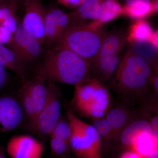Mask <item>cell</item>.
<instances>
[{
  "label": "cell",
  "mask_w": 158,
  "mask_h": 158,
  "mask_svg": "<svg viewBox=\"0 0 158 158\" xmlns=\"http://www.w3.org/2000/svg\"><path fill=\"white\" fill-rule=\"evenodd\" d=\"M90 63L72 51L55 46L46 51L35 69V76L46 81L76 86L89 78Z\"/></svg>",
  "instance_id": "6da1fadb"
},
{
  "label": "cell",
  "mask_w": 158,
  "mask_h": 158,
  "mask_svg": "<svg viewBox=\"0 0 158 158\" xmlns=\"http://www.w3.org/2000/svg\"><path fill=\"white\" fill-rule=\"evenodd\" d=\"M153 72L146 61L128 48L110 80V86L124 100H142L151 89Z\"/></svg>",
  "instance_id": "7a4b0ae2"
},
{
  "label": "cell",
  "mask_w": 158,
  "mask_h": 158,
  "mask_svg": "<svg viewBox=\"0 0 158 158\" xmlns=\"http://www.w3.org/2000/svg\"><path fill=\"white\" fill-rule=\"evenodd\" d=\"M111 103V95L107 87L91 77L75 86L71 105L78 114L94 120L106 116Z\"/></svg>",
  "instance_id": "3957f363"
},
{
  "label": "cell",
  "mask_w": 158,
  "mask_h": 158,
  "mask_svg": "<svg viewBox=\"0 0 158 158\" xmlns=\"http://www.w3.org/2000/svg\"><path fill=\"white\" fill-rule=\"evenodd\" d=\"M107 31L89 23H70L55 46L72 51L90 64L96 57Z\"/></svg>",
  "instance_id": "277c9868"
},
{
  "label": "cell",
  "mask_w": 158,
  "mask_h": 158,
  "mask_svg": "<svg viewBox=\"0 0 158 158\" xmlns=\"http://www.w3.org/2000/svg\"><path fill=\"white\" fill-rule=\"evenodd\" d=\"M127 42V32L116 28L107 32L95 59L90 65L91 77L103 84L110 81L121 59L120 53Z\"/></svg>",
  "instance_id": "5b68a950"
},
{
  "label": "cell",
  "mask_w": 158,
  "mask_h": 158,
  "mask_svg": "<svg viewBox=\"0 0 158 158\" xmlns=\"http://www.w3.org/2000/svg\"><path fill=\"white\" fill-rule=\"evenodd\" d=\"M46 81L35 76L22 81L19 90L18 98L22 108L25 127L32 132L37 134V122L47 97Z\"/></svg>",
  "instance_id": "8992f818"
},
{
  "label": "cell",
  "mask_w": 158,
  "mask_h": 158,
  "mask_svg": "<svg viewBox=\"0 0 158 158\" xmlns=\"http://www.w3.org/2000/svg\"><path fill=\"white\" fill-rule=\"evenodd\" d=\"M66 116L72 131V152L79 158H101L102 141L93 126L79 119L72 109H67Z\"/></svg>",
  "instance_id": "52a82bcc"
},
{
  "label": "cell",
  "mask_w": 158,
  "mask_h": 158,
  "mask_svg": "<svg viewBox=\"0 0 158 158\" xmlns=\"http://www.w3.org/2000/svg\"><path fill=\"white\" fill-rule=\"evenodd\" d=\"M47 97L37 122V135L50 137L61 115V94L54 82L47 81Z\"/></svg>",
  "instance_id": "ba28073f"
},
{
  "label": "cell",
  "mask_w": 158,
  "mask_h": 158,
  "mask_svg": "<svg viewBox=\"0 0 158 158\" xmlns=\"http://www.w3.org/2000/svg\"><path fill=\"white\" fill-rule=\"evenodd\" d=\"M7 45L26 69L42 54V44L24 28L21 23Z\"/></svg>",
  "instance_id": "9c48e42d"
},
{
  "label": "cell",
  "mask_w": 158,
  "mask_h": 158,
  "mask_svg": "<svg viewBox=\"0 0 158 158\" xmlns=\"http://www.w3.org/2000/svg\"><path fill=\"white\" fill-rule=\"evenodd\" d=\"M24 116L17 96L0 94V134L23 126Z\"/></svg>",
  "instance_id": "30bf717a"
},
{
  "label": "cell",
  "mask_w": 158,
  "mask_h": 158,
  "mask_svg": "<svg viewBox=\"0 0 158 158\" xmlns=\"http://www.w3.org/2000/svg\"><path fill=\"white\" fill-rule=\"evenodd\" d=\"M23 27L42 45L44 44L46 9L41 0H25Z\"/></svg>",
  "instance_id": "8fae6325"
},
{
  "label": "cell",
  "mask_w": 158,
  "mask_h": 158,
  "mask_svg": "<svg viewBox=\"0 0 158 158\" xmlns=\"http://www.w3.org/2000/svg\"><path fill=\"white\" fill-rule=\"evenodd\" d=\"M70 24L68 14L56 6L46 9L44 44L47 46L56 44L61 39Z\"/></svg>",
  "instance_id": "7c38bea8"
},
{
  "label": "cell",
  "mask_w": 158,
  "mask_h": 158,
  "mask_svg": "<svg viewBox=\"0 0 158 158\" xmlns=\"http://www.w3.org/2000/svg\"><path fill=\"white\" fill-rule=\"evenodd\" d=\"M44 146L41 142L28 135L11 137L6 147L11 158H42Z\"/></svg>",
  "instance_id": "4fadbf2b"
},
{
  "label": "cell",
  "mask_w": 158,
  "mask_h": 158,
  "mask_svg": "<svg viewBox=\"0 0 158 158\" xmlns=\"http://www.w3.org/2000/svg\"><path fill=\"white\" fill-rule=\"evenodd\" d=\"M102 0H83L75 11L68 14L70 23H88L98 19Z\"/></svg>",
  "instance_id": "5bb4252c"
},
{
  "label": "cell",
  "mask_w": 158,
  "mask_h": 158,
  "mask_svg": "<svg viewBox=\"0 0 158 158\" xmlns=\"http://www.w3.org/2000/svg\"><path fill=\"white\" fill-rule=\"evenodd\" d=\"M132 113L124 106H116L108 111L105 118L112 129L113 140L118 139L122 132L135 118Z\"/></svg>",
  "instance_id": "9a60e30c"
},
{
  "label": "cell",
  "mask_w": 158,
  "mask_h": 158,
  "mask_svg": "<svg viewBox=\"0 0 158 158\" xmlns=\"http://www.w3.org/2000/svg\"><path fill=\"white\" fill-rule=\"evenodd\" d=\"M144 132L153 134L152 127L149 119L146 117H135L122 132L118 139L123 145L130 149L136 138Z\"/></svg>",
  "instance_id": "2e32d148"
},
{
  "label": "cell",
  "mask_w": 158,
  "mask_h": 158,
  "mask_svg": "<svg viewBox=\"0 0 158 158\" xmlns=\"http://www.w3.org/2000/svg\"><path fill=\"white\" fill-rule=\"evenodd\" d=\"M123 15H124L123 6L118 0H102L100 17L97 20L89 23L94 27H100Z\"/></svg>",
  "instance_id": "e0dca14e"
},
{
  "label": "cell",
  "mask_w": 158,
  "mask_h": 158,
  "mask_svg": "<svg viewBox=\"0 0 158 158\" xmlns=\"http://www.w3.org/2000/svg\"><path fill=\"white\" fill-rule=\"evenodd\" d=\"M129 49L133 53L144 59L153 70H158V49L148 41L130 44Z\"/></svg>",
  "instance_id": "ac0fdd59"
},
{
  "label": "cell",
  "mask_w": 158,
  "mask_h": 158,
  "mask_svg": "<svg viewBox=\"0 0 158 158\" xmlns=\"http://www.w3.org/2000/svg\"><path fill=\"white\" fill-rule=\"evenodd\" d=\"M0 64L7 69L12 71L21 79L26 78V69L11 49L0 43Z\"/></svg>",
  "instance_id": "d6986e66"
},
{
  "label": "cell",
  "mask_w": 158,
  "mask_h": 158,
  "mask_svg": "<svg viewBox=\"0 0 158 158\" xmlns=\"http://www.w3.org/2000/svg\"><path fill=\"white\" fill-rule=\"evenodd\" d=\"M154 31L146 20H137L130 26L127 32V42L131 44L149 41Z\"/></svg>",
  "instance_id": "ffe728a7"
},
{
  "label": "cell",
  "mask_w": 158,
  "mask_h": 158,
  "mask_svg": "<svg viewBox=\"0 0 158 158\" xmlns=\"http://www.w3.org/2000/svg\"><path fill=\"white\" fill-rule=\"evenodd\" d=\"M158 148V140L152 133H142L136 138L131 149L143 158H148L150 155Z\"/></svg>",
  "instance_id": "44dd1931"
},
{
  "label": "cell",
  "mask_w": 158,
  "mask_h": 158,
  "mask_svg": "<svg viewBox=\"0 0 158 158\" xmlns=\"http://www.w3.org/2000/svg\"><path fill=\"white\" fill-rule=\"evenodd\" d=\"M124 15L135 20L144 19L156 14L152 2L150 3L143 1H137L131 5L123 6Z\"/></svg>",
  "instance_id": "7402d4cb"
},
{
  "label": "cell",
  "mask_w": 158,
  "mask_h": 158,
  "mask_svg": "<svg viewBox=\"0 0 158 158\" xmlns=\"http://www.w3.org/2000/svg\"><path fill=\"white\" fill-rule=\"evenodd\" d=\"M16 7H6L0 10V25L2 26L14 34L19 23L16 15Z\"/></svg>",
  "instance_id": "603a6c76"
},
{
  "label": "cell",
  "mask_w": 158,
  "mask_h": 158,
  "mask_svg": "<svg viewBox=\"0 0 158 158\" xmlns=\"http://www.w3.org/2000/svg\"><path fill=\"white\" fill-rule=\"evenodd\" d=\"M50 144L52 155L56 157L68 156L72 152L69 142L61 138L50 136Z\"/></svg>",
  "instance_id": "cb8c5ba5"
},
{
  "label": "cell",
  "mask_w": 158,
  "mask_h": 158,
  "mask_svg": "<svg viewBox=\"0 0 158 158\" xmlns=\"http://www.w3.org/2000/svg\"><path fill=\"white\" fill-rule=\"evenodd\" d=\"M93 127L96 130L101 141L113 140V132L110 124L105 117L93 120Z\"/></svg>",
  "instance_id": "d4e9b609"
},
{
  "label": "cell",
  "mask_w": 158,
  "mask_h": 158,
  "mask_svg": "<svg viewBox=\"0 0 158 158\" xmlns=\"http://www.w3.org/2000/svg\"><path fill=\"white\" fill-rule=\"evenodd\" d=\"M72 134V131L68 120H65L61 116L50 137L52 136L57 137L69 142Z\"/></svg>",
  "instance_id": "484cf974"
},
{
  "label": "cell",
  "mask_w": 158,
  "mask_h": 158,
  "mask_svg": "<svg viewBox=\"0 0 158 158\" xmlns=\"http://www.w3.org/2000/svg\"><path fill=\"white\" fill-rule=\"evenodd\" d=\"M7 69L0 64V90L8 84L9 77Z\"/></svg>",
  "instance_id": "4316f807"
},
{
  "label": "cell",
  "mask_w": 158,
  "mask_h": 158,
  "mask_svg": "<svg viewBox=\"0 0 158 158\" xmlns=\"http://www.w3.org/2000/svg\"><path fill=\"white\" fill-rule=\"evenodd\" d=\"M83 0H57L62 6L71 9H77L81 5Z\"/></svg>",
  "instance_id": "83f0119b"
},
{
  "label": "cell",
  "mask_w": 158,
  "mask_h": 158,
  "mask_svg": "<svg viewBox=\"0 0 158 158\" xmlns=\"http://www.w3.org/2000/svg\"><path fill=\"white\" fill-rule=\"evenodd\" d=\"M150 122L152 127L153 135L155 138L158 140V116L157 114H155L149 118Z\"/></svg>",
  "instance_id": "f1b7e54d"
},
{
  "label": "cell",
  "mask_w": 158,
  "mask_h": 158,
  "mask_svg": "<svg viewBox=\"0 0 158 158\" xmlns=\"http://www.w3.org/2000/svg\"><path fill=\"white\" fill-rule=\"evenodd\" d=\"M158 70L153 71L152 77L151 89L154 93L155 94L156 96H158Z\"/></svg>",
  "instance_id": "f546056e"
},
{
  "label": "cell",
  "mask_w": 158,
  "mask_h": 158,
  "mask_svg": "<svg viewBox=\"0 0 158 158\" xmlns=\"http://www.w3.org/2000/svg\"><path fill=\"white\" fill-rule=\"evenodd\" d=\"M119 158H143L133 150L129 149L122 154Z\"/></svg>",
  "instance_id": "4dcf8cb0"
},
{
  "label": "cell",
  "mask_w": 158,
  "mask_h": 158,
  "mask_svg": "<svg viewBox=\"0 0 158 158\" xmlns=\"http://www.w3.org/2000/svg\"><path fill=\"white\" fill-rule=\"evenodd\" d=\"M156 48H158V31H154L149 41Z\"/></svg>",
  "instance_id": "1f68e13d"
},
{
  "label": "cell",
  "mask_w": 158,
  "mask_h": 158,
  "mask_svg": "<svg viewBox=\"0 0 158 158\" xmlns=\"http://www.w3.org/2000/svg\"><path fill=\"white\" fill-rule=\"evenodd\" d=\"M11 4H15L11 0H0V7H6Z\"/></svg>",
  "instance_id": "d6a6232c"
},
{
  "label": "cell",
  "mask_w": 158,
  "mask_h": 158,
  "mask_svg": "<svg viewBox=\"0 0 158 158\" xmlns=\"http://www.w3.org/2000/svg\"><path fill=\"white\" fill-rule=\"evenodd\" d=\"M138 1H143V2H147L148 3H150L152 2L151 0H124L125 5L128 6V5H131V4Z\"/></svg>",
  "instance_id": "836d02e7"
},
{
  "label": "cell",
  "mask_w": 158,
  "mask_h": 158,
  "mask_svg": "<svg viewBox=\"0 0 158 158\" xmlns=\"http://www.w3.org/2000/svg\"><path fill=\"white\" fill-rule=\"evenodd\" d=\"M0 158H6L5 148L2 145H0Z\"/></svg>",
  "instance_id": "e575fe53"
},
{
  "label": "cell",
  "mask_w": 158,
  "mask_h": 158,
  "mask_svg": "<svg viewBox=\"0 0 158 158\" xmlns=\"http://www.w3.org/2000/svg\"><path fill=\"white\" fill-rule=\"evenodd\" d=\"M148 158H158V148L155 150Z\"/></svg>",
  "instance_id": "d590c367"
},
{
  "label": "cell",
  "mask_w": 158,
  "mask_h": 158,
  "mask_svg": "<svg viewBox=\"0 0 158 158\" xmlns=\"http://www.w3.org/2000/svg\"><path fill=\"white\" fill-rule=\"evenodd\" d=\"M24 1L25 0H11L12 2L14 3V4H15L16 5H17V4L22 2L23 1Z\"/></svg>",
  "instance_id": "8d00e7d4"
},
{
  "label": "cell",
  "mask_w": 158,
  "mask_h": 158,
  "mask_svg": "<svg viewBox=\"0 0 158 158\" xmlns=\"http://www.w3.org/2000/svg\"><path fill=\"white\" fill-rule=\"evenodd\" d=\"M56 158H72L69 157L68 156H65L59 157H56Z\"/></svg>",
  "instance_id": "74e56055"
},
{
  "label": "cell",
  "mask_w": 158,
  "mask_h": 158,
  "mask_svg": "<svg viewBox=\"0 0 158 158\" xmlns=\"http://www.w3.org/2000/svg\"><path fill=\"white\" fill-rule=\"evenodd\" d=\"M152 2H156V1H158V0H151Z\"/></svg>",
  "instance_id": "f35d334b"
}]
</instances>
